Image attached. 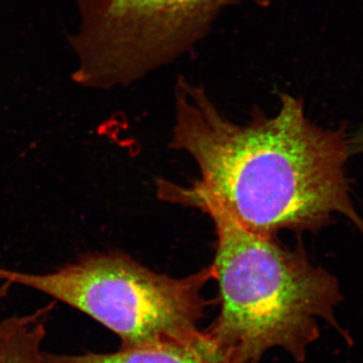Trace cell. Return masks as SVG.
I'll return each mask as SVG.
<instances>
[{
    "label": "cell",
    "mask_w": 363,
    "mask_h": 363,
    "mask_svg": "<svg viewBox=\"0 0 363 363\" xmlns=\"http://www.w3.org/2000/svg\"><path fill=\"white\" fill-rule=\"evenodd\" d=\"M169 147L192 157L194 181L247 230L267 238L281 231L319 230L343 215L363 236V218L346 177L345 130L312 123L300 98L279 93L269 116L255 107L250 121L233 123L202 86L179 78Z\"/></svg>",
    "instance_id": "1"
},
{
    "label": "cell",
    "mask_w": 363,
    "mask_h": 363,
    "mask_svg": "<svg viewBox=\"0 0 363 363\" xmlns=\"http://www.w3.org/2000/svg\"><path fill=\"white\" fill-rule=\"evenodd\" d=\"M156 187L162 201L195 208L213 222L211 264L220 309L203 332L231 363H259L272 348L304 363L319 337L318 320L339 329L338 281L313 264L302 245L284 247L277 238L247 230L194 182L182 186L159 179Z\"/></svg>",
    "instance_id": "2"
},
{
    "label": "cell",
    "mask_w": 363,
    "mask_h": 363,
    "mask_svg": "<svg viewBox=\"0 0 363 363\" xmlns=\"http://www.w3.org/2000/svg\"><path fill=\"white\" fill-rule=\"evenodd\" d=\"M212 264L173 278L121 252H92L56 271L35 274L0 267V281L45 294L93 318L121 340L119 350L192 342L208 306L203 291Z\"/></svg>",
    "instance_id": "3"
},
{
    "label": "cell",
    "mask_w": 363,
    "mask_h": 363,
    "mask_svg": "<svg viewBox=\"0 0 363 363\" xmlns=\"http://www.w3.org/2000/svg\"><path fill=\"white\" fill-rule=\"evenodd\" d=\"M80 30L74 82L111 89L133 84L188 54L227 9L272 0H75Z\"/></svg>",
    "instance_id": "4"
},
{
    "label": "cell",
    "mask_w": 363,
    "mask_h": 363,
    "mask_svg": "<svg viewBox=\"0 0 363 363\" xmlns=\"http://www.w3.org/2000/svg\"><path fill=\"white\" fill-rule=\"evenodd\" d=\"M43 363H231L203 332L186 344H169L142 350H119L112 353L43 354Z\"/></svg>",
    "instance_id": "5"
},
{
    "label": "cell",
    "mask_w": 363,
    "mask_h": 363,
    "mask_svg": "<svg viewBox=\"0 0 363 363\" xmlns=\"http://www.w3.org/2000/svg\"><path fill=\"white\" fill-rule=\"evenodd\" d=\"M50 310L51 306L43 308L35 319L0 340V363H43L45 318Z\"/></svg>",
    "instance_id": "6"
},
{
    "label": "cell",
    "mask_w": 363,
    "mask_h": 363,
    "mask_svg": "<svg viewBox=\"0 0 363 363\" xmlns=\"http://www.w3.org/2000/svg\"><path fill=\"white\" fill-rule=\"evenodd\" d=\"M11 286L9 283H6L0 288V300L6 296L7 290H9ZM40 309L38 310L37 312L33 313V314L23 315V316H13L1 320L0 321V340H2L9 333L18 329V327L32 321L40 314Z\"/></svg>",
    "instance_id": "7"
},
{
    "label": "cell",
    "mask_w": 363,
    "mask_h": 363,
    "mask_svg": "<svg viewBox=\"0 0 363 363\" xmlns=\"http://www.w3.org/2000/svg\"><path fill=\"white\" fill-rule=\"evenodd\" d=\"M351 154L363 152V125L355 133L353 138H350Z\"/></svg>",
    "instance_id": "8"
}]
</instances>
